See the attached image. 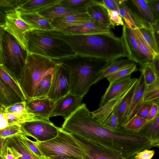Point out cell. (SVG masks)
Returning <instances> with one entry per match:
<instances>
[{"label":"cell","mask_w":159,"mask_h":159,"mask_svg":"<svg viewBox=\"0 0 159 159\" xmlns=\"http://www.w3.org/2000/svg\"><path fill=\"white\" fill-rule=\"evenodd\" d=\"M152 26L158 53H159V20L156 21Z\"/></svg>","instance_id":"obj_50"},{"label":"cell","mask_w":159,"mask_h":159,"mask_svg":"<svg viewBox=\"0 0 159 159\" xmlns=\"http://www.w3.org/2000/svg\"><path fill=\"white\" fill-rule=\"evenodd\" d=\"M159 113V107L155 102H153L152 106L148 115L147 120L148 122L152 121L157 116Z\"/></svg>","instance_id":"obj_48"},{"label":"cell","mask_w":159,"mask_h":159,"mask_svg":"<svg viewBox=\"0 0 159 159\" xmlns=\"http://www.w3.org/2000/svg\"><path fill=\"white\" fill-rule=\"evenodd\" d=\"M54 60L62 63L70 72V93L82 99L94 84L98 75L111 63L102 59L77 55Z\"/></svg>","instance_id":"obj_3"},{"label":"cell","mask_w":159,"mask_h":159,"mask_svg":"<svg viewBox=\"0 0 159 159\" xmlns=\"http://www.w3.org/2000/svg\"><path fill=\"white\" fill-rule=\"evenodd\" d=\"M54 33L69 44L76 55L96 58L111 62L128 53L121 37L112 32L86 35L67 34L57 30Z\"/></svg>","instance_id":"obj_2"},{"label":"cell","mask_w":159,"mask_h":159,"mask_svg":"<svg viewBox=\"0 0 159 159\" xmlns=\"http://www.w3.org/2000/svg\"><path fill=\"white\" fill-rule=\"evenodd\" d=\"M0 156L5 159L7 151V147L5 139L0 137Z\"/></svg>","instance_id":"obj_51"},{"label":"cell","mask_w":159,"mask_h":159,"mask_svg":"<svg viewBox=\"0 0 159 159\" xmlns=\"http://www.w3.org/2000/svg\"><path fill=\"white\" fill-rule=\"evenodd\" d=\"M139 133L150 141L152 147L159 148V113L154 120L148 122Z\"/></svg>","instance_id":"obj_30"},{"label":"cell","mask_w":159,"mask_h":159,"mask_svg":"<svg viewBox=\"0 0 159 159\" xmlns=\"http://www.w3.org/2000/svg\"><path fill=\"white\" fill-rule=\"evenodd\" d=\"M100 1L107 10L118 11L119 0H102Z\"/></svg>","instance_id":"obj_47"},{"label":"cell","mask_w":159,"mask_h":159,"mask_svg":"<svg viewBox=\"0 0 159 159\" xmlns=\"http://www.w3.org/2000/svg\"><path fill=\"white\" fill-rule=\"evenodd\" d=\"M29 52L11 34L0 28V64L19 81Z\"/></svg>","instance_id":"obj_6"},{"label":"cell","mask_w":159,"mask_h":159,"mask_svg":"<svg viewBox=\"0 0 159 159\" xmlns=\"http://www.w3.org/2000/svg\"></svg>","instance_id":"obj_58"},{"label":"cell","mask_w":159,"mask_h":159,"mask_svg":"<svg viewBox=\"0 0 159 159\" xmlns=\"http://www.w3.org/2000/svg\"><path fill=\"white\" fill-rule=\"evenodd\" d=\"M0 110L5 113L12 114L17 117L20 124L34 120H43L29 112L26 107L25 101L8 107L1 104H0Z\"/></svg>","instance_id":"obj_24"},{"label":"cell","mask_w":159,"mask_h":159,"mask_svg":"<svg viewBox=\"0 0 159 159\" xmlns=\"http://www.w3.org/2000/svg\"><path fill=\"white\" fill-rule=\"evenodd\" d=\"M57 62L53 74L51 87L47 96L55 103L70 93V87L69 70L62 63Z\"/></svg>","instance_id":"obj_11"},{"label":"cell","mask_w":159,"mask_h":159,"mask_svg":"<svg viewBox=\"0 0 159 159\" xmlns=\"http://www.w3.org/2000/svg\"><path fill=\"white\" fill-rule=\"evenodd\" d=\"M48 159H70L65 157L60 156H52L49 157Z\"/></svg>","instance_id":"obj_55"},{"label":"cell","mask_w":159,"mask_h":159,"mask_svg":"<svg viewBox=\"0 0 159 159\" xmlns=\"http://www.w3.org/2000/svg\"><path fill=\"white\" fill-rule=\"evenodd\" d=\"M83 99L80 97L69 93L56 102L49 118L62 116L65 118L77 109L82 104Z\"/></svg>","instance_id":"obj_13"},{"label":"cell","mask_w":159,"mask_h":159,"mask_svg":"<svg viewBox=\"0 0 159 159\" xmlns=\"http://www.w3.org/2000/svg\"><path fill=\"white\" fill-rule=\"evenodd\" d=\"M22 134H24L20 124L10 125L5 129L0 130V137L5 139Z\"/></svg>","instance_id":"obj_41"},{"label":"cell","mask_w":159,"mask_h":159,"mask_svg":"<svg viewBox=\"0 0 159 159\" xmlns=\"http://www.w3.org/2000/svg\"><path fill=\"white\" fill-rule=\"evenodd\" d=\"M20 135L5 139L7 148L13 154L15 159H41L25 144Z\"/></svg>","instance_id":"obj_18"},{"label":"cell","mask_w":159,"mask_h":159,"mask_svg":"<svg viewBox=\"0 0 159 159\" xmlns=\"http://www.w3.org/2000/svg\"><path fill=\"white\" fill-rule=\"evenodd\" d=\"M34 143L47 159L52 156H60L70 159H89L71 135L61 128L55 138L44 142Z\"/></svg>","instance_id":"obj_7"},{"label":"cell","mask_w":159,"mask_h":159,"mask_svg":"<svg viewBox=\"0 0 159 159\" xmlns=\"http://www.w3.org/2000/svg\"><path fill=\"white\" fill-rule=\"evenodd\" d=\"M23 1L24 0H0V20L2 19V22L0 24L3 23L5 16L14 11Z\"/></svg>","instance_id":"obj_38"},{"label":"cell","mask_w":159,"mask_h":159,"mask_svg":"<svg viewBox=\"0 0 159 159\" xmlns=\"http://www.w3.org/2000/svg\"><path fill=\"white\" fill-rule=\"evenodd\" d=\"M29 112L41 120H49L55 102L47 97L25 101Z\"/></svg>","instance_id":"obj_15"},{"label":"cell","mask_w":159,"mask_h":159,"mask_svg":"<svg viewBox=\"0 0 159 159\" xmlns=\"http://www.w3.org/2000/svg\"><path fill=\"white\" fill-rule=\"evenodd\" d=\"M58 62L44 57L29 53L18 82L27 100L33 98L36 88L47 75L53 74Z\"/></svg>","instance_id":"obj_5"},{"label":"cell","mask_w":159,"mask_h":159,"mask_svg":"<svg viewBox=\"0 0 159 159\" xmlns=\"http://www.w3.org/2000/svg\"><path fill=\"white\" fill-rule=\"evenodd\" d=\"M61 0H24L16 9L20 13L39 12L58 4Z\"/></svg>","instance_id":"obj_25"},{"label":"cell","mask_w":159,"mask_h":159,"mask_svg":"<svg viewBox=\"0 0 159 159\" xmlns=\"http://www.w3.org/2000/svg\"><path fill=\"white\" fill-rule=\"evenodd\" d=\"M0 77L3 81L25 101L27 100L18 80L2 64H0Z\"/></svg>","instance_id":"obj_31"},{"label":"cell","mask_w":159,"mask_h":159,"mask_svg":"<svg viewBox=\"0 0 159 159\" xmlns=\"http://www.w3.org/2000/svg\"><path fill=\"white\" fill-rule=\"evenodd\" d=\"M23 20L33 30H55L51 23L38 12L20 13Z\"/></svg>","instance_id":"obj_23"},{"label":"cell","mask_w":159,"mask_h":159,"mask_svg":"<svg viewBox=\"0 0 159 159\" xmlns=\"http://www.w3.org/2000/svg\"><path fill=\"white\" fill-rule=\"evenodd\" d=\"M132 7L142 20L147 24L152 25L155 22L148 0H129Z\"/></svg>","instance_id":"obj_28"},{"label":"cell","mask_w":159,"mask_h":159,"mask_svg":"<svg viewBox=\"0 0 159 159\" xmlns=\"http://www.w3.org/2000/svg\"><path fill=\"white\" fill-rule=\"evenodd\" d=\"M147 123V119L135 115L125 124L123 127L129 131L138 133L144 128Z\"/></svg>","instance_id":"obj_34"},{"label":"cell","mask_w":159,"mask_h":159,"mask_svg":"<svg viewBox=\"0 0 159 159\" xmlns=\"http://www.w3.org/2000/svg\"><path fill=\"white\" fill-rule=\"evenodd\" d=\"M151 63L155 71L158 78H159V53L155 54Z\"/></svg>","instance_id":"obj_52"},{"label":"cell","mask_w":159,"mask_h":159,"mask_svg":"<svg viewBox=\"0 0 159 159\" xmlns=\"http://www.w3.org/2000/svg\"><path fill=\"white\" fill-rule=\"evenodd\" d=\"M121 37L127 49L128 59L141 66L150 62L143 55L139 49L133 30L125 24L123 26Z\"/></svg>","instance_id":"obj_12"},{"label":"cell","mask_w":159,"mask_h":159,"mask_svg":"<svg viewBox=\"0 0 159 159\" xmlns=\"http://www.w3.org/2000/svg\"><path fill=\"white\" fill-rule=\"evenodd\" d=\"M25 37L27 50L29 53L53 60L76 55L70 46L57 36L53 30H32L27 32Z\"/></svg>","instance_id":"obj_4"},{"label":"cell","mask_w":159,"mask_h":159,"mask_svg":"<svg viewBox=\"0 0 159 159\" xmlns=\"http://www.w3.org/2000/svg\"><path fill=\"white\" fill-rule=\"evenodd\" d=\"M38 12L43 17L51 23L56 18L69 15L84 13H86V11L68 9L61 6L58 3Z\"/></svg>","instance_id":"obj_26"},{"label":"cell","mask_w":159,"mask_h":159,"mask_svg":"<svg viewBox=\"0 0 159 159\" xmlns=\"http://www.w3.org/2000/svg\"><path fill=\"white\" fill-rule=\"evenodd\" d=\"M70 134L89 159H135L114 151L100 143L80 135Z\"/></svg>","instance_id":"obj_8"},{"label":"cell","mask_w":159,"mask_h":159,"mask_svg":"<svg viewBox=\"0 0 159 159\" xmlns=\"http://www.w3.org/2000/svg\"><path fill=\"white\" fill-rule=\"evenodd\" d=\"M0 159H3L1 156H0Z\"/></svg>","instance_id":"obj_57"},{"label":"cell","mask_w":159,"mask_h":159,"mask_svg":"<svg viewBox=\"0 0 159 159\" xmlns=\"http://www.w3.org/2000/svg\"><path fill=\"white\" fill-rule=\"evenodd\" d=\"M138 79L129 89L123 100L118 105L113 112L117 115L120 127H123L126 123V116L131 101L137 86Z\"/></svg>","instance_id":"obj_22"},{"label":"cell","mask_w":159,"mask_h":159,"mask_svg":"<svg viewBox=\"0 0 159 159\" xmlns=\"http://www.w3.org/2000/svg\"><path fill=\"white\" fill-rule=\"evenodd\" d=\"M135 64L128 59H118L112 61L98 75L94 84L121 69Z\"/></svg>","instance_id":"obj_29"},{"label":"cell","mask_w":159,"mask_h":159,"mask_svg":"<svg viewBox=\"0 0 159 159\" xmlns=\"http://www.w3.org/2000/svg\"><path fill=\"white\" fill-rule=\"evenodd\" d=\"M139 29L143 38L152 49L156 54L158 53L152 25H148Z\"/></svg>","instance_id":"obj_39"},{"label":"cell","mask_w":159,"mask_h":159,"mask_svg":"<svg viewBox=\"0 0 159 159\" xmlns=\"http://www.w3.org/2000/svg\"><path fill=\"white\" fill-rule=\"evenodd\" d=\"M156 102L158 104V105L159 107V99L157 100V101H155V102Z\"/></svg>","instance_id":"obj_56"},{"label":"cell","mask_w":159,"mask_h":159,"mask_svg":"<svg viewBox=\"0 0 159 159\" xmlns=\"http://www.w3.org/2000/svg\"><path fill=\"white\" fill-rule=\"evenodd\" d=\"M93 0H61L59 4L68 9L86 11V8L92 3Z\"/></svg>","instance_id":"obj_35"},{"label":"cell","mask_w":159,"mask_h":159,"mask_svg":"<svg viewBox=\"0 0 159 159\" xmlns=\"http://www.w3.org/2000/svg\"><path fill=\"white\" fill-rule=\"evenodd\" d=\"M155 152L153 150L145 149L138 153L136 155L135 159H151L154 155Z\"/></svg>","instance_id":"obj_49"},{"label":"cell","mask_w":159,"mask_h":159,"mask_svg":"<svg viewBox=\"0 0 159 159\" xmlns=\"http://www.w3.org/2000/svg\"><path fill=\"white\" fill-rule=\"evenodd\" d=\"M20 124L25 135L31 137L39 142H46L55 138L60 129L49 120H34Z\"/></svg>","instance_id":"obj_9"},{"label":"cell","mask_w":159,"mask_h":159,"mask_svg":"<svg viewBox=\"0 0 159 159\" xmlns=\"http://www.w3.org/2000/svg\"><path fill=\"white\" fill-rule=\"evenodd\" d=\"M159 99V78L152 84L146 87L143 98V102H155Z\"/></svg>","instance_id":"obj_37"},{"label":"cell","mask_w":159,"mask_h":159,"mask_svg":"<svg viewBox=\"0 0 159 159\" xmlns=\"http://www.w3.org/2000/svg\"><path fill=\"white\" fill-rule=\"evenodd\" d=\"M140 71L143 75L146 87L155 82L158 78L151 62L147 63L141 66Z\"/></svg>","instance_id":"obj_36"},{"label":"cell","mask_w":159,"mask_h":159,"mask_svg":"<svg viewBox=\"0 0 159 159\" xmlns=\"http://www.w3.org/2000/svg\"><path fill=\"white\" fill-rule=\"evenodd\" d=\"M22 141L34 154L41 159H47L41 153L34 141L28 139L24 134L20 135Z\"/></svg>","instance_id":"obj_42"},{"label":"cell","mask_w":159,"mask_h":159,"mask_svg":"<svg viewBox=\"0 0 159 159\" xmlns=\"http://www.w3.org/2000/svg\"><path fill=\"white\" fill-rule=\"evenodd\" d=\"M57 30L65 34L75 35H86L112 32L110 28L99 25L93 20Z\"/></svg>","instance_id":"obj_17"},{"label":"cell","mask_w":159,"mask_h":159,"mask_svg":"<svg viewBox=\"0 0 159 159\" xmlns=\"http://www.w3.org/2000/svg\"><path fill=\"white\" fill-rule=\"evenodd\" d=\"M129 75L118 79L110 83L102 97L99 107L127 91L138 78H131Z\"/></svg>","instance_id":"obj_14"},{"label":"cell","mask_w":159,"mask_h":159,"mask_svg":"<svg viewBox=\"0 0 159 159\" xmlns=\"http://www.w3.org/2000/svg\"><path fill=\"white\" fill-rule=\"evenodd\" d=\"M53 74H48L41 80L36 88L33 98L47 97L51 87Z\"/></svg>","instance_id":"obj_32"},{"label":"cell","mask_w":159,"mask_h":159,"mask_svg":"<svg viewBox=\"0 0 159 159\" xmlns=\"http://www.w3.org/2000/svg\"><path fill=\"white\" fill-rule=\"evenodd\" d=\"M9 126L8 121L6 117L5 113L0 111V130L3 129Z\"/></svg>","instance_id":"obj_53"},{"label":"cell","mask_w":159,"mask_h":159,"mask_svg":"<svg viewBox=\"0 0 159 159\" xmlns=\"http://www.w3.org/2000/svg\"><path fill=\"white\" fill-rule=\"evenodd\" d=\"M5 159H15L13 154L7 148V151Z\"/></svg>","instance_id":"obj_54"},{"label":"cell","mask_w":159,"mask_h":159,"mask_svg":"<svg viewBox=\"0 0 159 159\" xmlns=\"http://www.w3.org/2000/svg\"><path fill=\"white\" fill-rule=\"evenodd\" d=\"M155 22L159 20V0H148Z\"/></svg>","instance_id":"obj_46"},{"label":"cell","mask_w":159,"mask_h":159,"mask_svg":"<svg viewBox=\"0 0 159 159\" xmlns=\"http://www.w3.org/2000/svg\"><path fill=\"white\" fill-rule=\"evenodd\" d=\"M61 129L70 134L91 139L129 157L152 147L151 142L139 133L120 127L110 129L93 117L85 103L64 118Z\"/></svg>","instance_id":"obj_1"},{"label":"cell","mask_w":159,"mask_h":159,"mask_svg":"<svg viewBox=\"0 0 159 159\" xmlns=\"http://www.w3.org/2000/svg\"><path fill=\"white\" fill-rule=\"evenodd\" d=\"M0 28L12 35L27 50L25 35L27 32L33 29L23 20L19 11L16 9L7 14L0 24Z\"/></svg>","instance_id":"obj_10"},{"label":"cell","mask_w":159,"mask_h":159,"mask_svg":"<svg viewBox=\"0 0 159 159\" xmlns=\"http://www.w3.org/2000/svg\"><path fill=\"white\" fill-rule=\"evenodd\" d=\"M118 12L125 24L132 29H139L149 25L140 18L129 0H119Z\"/></svg>","instance_id":"obj_16"},{"label":"cell","mask_w":159,"mask_h":159,"mask_svg":"<svg viewBox=\"0 0 159 159\" xmlns=\"http://www.w3.org/2000/svg\"><path fill=\"white\" fill-rule=\"evenodd\" d=\"M146 88L143 75L141 73L127 114L126 123L136 114L143 104V95Z\"/></svg>","instance_id":"obj_20"},{"label":"cell","mask_w":159,"mask_h":159,"mask_svg":"<svg viewBox=\"0 0 159 159\" xmlns=\"http://www.w3.org/2000/svg\"><path fill=\"white\" fill-rule=\"evenodd\" d=\"M25 101L0 78V104L8 107Z\"/></svg>","instance_id":"obj_27"},{"label":"cell","mask_w":159,"mask_h":159,"mask_svg":"<svg viewBox=\"0 0 159 159\" xmlns=\"http://www.w3.org/2000/svg\"><path fill=\"white\" fill-rule=\"evenodd\" d=\"M137 70L136 64L121 69L107 77L106 78L110 83L118 79L125 76L131 75Z\"/></svg>","instance_id":"obj_40"},{"label":"cell","mask_w":159,"mask_h":159,"mask_svg":"<svg viewBox=\"0 0 159 159\" xmlns=\"http://www.w3.org/2000/svg\"><path fill=\"white\" fill-rule=\"evenodd\" d=\"M133 29L135 33L140 52L148 60L151 62L156 54L147 43L139 29Z\"/></svg>","instance_id":"obj_33"},{"label":"cell","mask_w":159,"mask_h":159,"mask_svg":"<svg viewBox=\"0 0 159 159\" xmlns=\"http://www.w3.org/2000/svg\"><path fill=\"white\" fill-rule=\"evenodd\" d=\"M103 124L107 127L113 129L120 127L117 116L114 112L111 114Z\"/></svg>","instance_id":"obj_44"},{"label":"cell","mask_w":159,"mask_h":159,"mask_svg":"<svg viewBox=\"0 0 159 159\" xmlns=\"http://www.w3.org/2000/svg\"><path fill=\"white\" fill-rule=\"evenodd\" d=\"M107 11L111 28H114L115 26L119 25H124L125 23L123 19L118 11L109 10H107Z\"/></svg>","instance_id":"obj_43"},{"label":"cell","mask_w":159,"mask_h":159,"mask_svg":"<svg viewBox=\"0 0 159 159\" xmlns=\"http://www.w3.org/2000/svg\"><path fill=\"white\" fill-rule=\"evenodd\" d=\"M92 20H93L86 12L57 17L51 23L55 30H60L75 25Z\"/></svg>","instance_id":"obj_21"},{"label":"cell","mask_w":159,"mask_h":159,"mask_svg":"<svg viewBox=\"0 0 159 159\" xmlns=\"http://www.w3.org/2000/svg\"><path fill=\"white\" fill-rule=\"evenodd\" d=\"M86 12L96 23L111 28L107 10L100 1L93 0L86 8Z\"/></svg>","instance_id":"obj_19"},{"label":"cell","mask_w":159,"mask_h":159,"mask_svg":"<svg viewBox=\"0 0 159 159\" xmlns=\"http://www.w3.org/2000/svg\"><path fill=\"white\" fill-rule=\"evenodd\" d=\"M153 102H144L137 111L135 115L147 120Z\"/></svg>","instance_id":"obj_45"}]
</instances>
